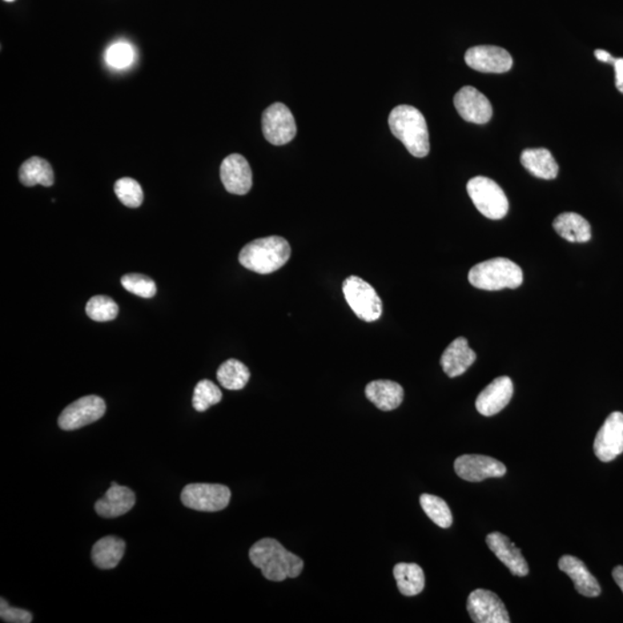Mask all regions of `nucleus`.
Wrapping results in <instances>:
<instances>
[{
  "label": "nucleus",
  "instance_id": "nucleus-37",
  "mask_svg": "<svg viewBox=\"0 0 623 623\" xmlns=\"http://www.w3.org/2000/svg\"><path fill=\"white\" fill-rule=\"evenodd\" d=\"M613 578L615 583L619 585V588L622 590L623 593V567L618 566L613 569Z\"/></svg>",
  "mask_w": 623,
  "mask_h": 623
},
{
  "label": "nucleus",
  "instance_id": "nucleus-3",
  "mask_svg": "<svg viewBox=\"0 0 623 623\" xmlns=\"http://www.w3.org/2000/svg\"><path fill=\"white\" fill-rule=\"evenodd\" d=\"M290 256L291 247L288 240L271 236L245 245L239 253V263L249 271L267 275L282 268Z\"/></svg>",
  "mask_w": 623,
  "mask_h": 623
},
{
  "label": "nucleus",
  "instance_id": "nucleus-2",
  "mask_svg": "<svg viewBox=\"0 0 623 623\" xmlns=\"http://www.w3.org/2000/svg\"><path fill=\"white\" fill-rule=\"evenodd\" d=\"M389 127L410 154L425 158L429 152V134L423 114L411 106H399L389 115Z\"/></svg>",
  "mask_w": 623,
  "mask_h": 623
},
{
  "label": "nucleus",
  "instance_id": "nucleus-30",
  "mask_svg": "<svg viewBox=\"0 0 623 623\" xmlns=\"http://www.w3.org/2000/svg\"><path fill=\"white\" fill-rule=\"evenodd\" d=\"M221 400H222L221 389L212 381L203 380L195 385L192 404L196 411L204 412L212 405L220 403Z\"/></svg>",
  "mask_w": 623,
  "mask_h": 623
},
{
  "label": "nucleus",
  "instance_id": "nucleus-29",
  "mask_svg": "<svg viewBox=\"0 0 623 623\" xmlns=\"http://www.w3.org/2000/svg\"><path fill=\"white\" fill-rule=\"evenodd\" d=\"M118 312V305L108 296H94L88 300L86 307L87 316L98 323L115 320Z\"/></svg>",
  "mask_w": 623,
  "mask_h": 623
},
{
  "label": "nucleus",
  "instance_id": "nucleus-23",
  "mask_svg": "<svg viewBox=\"0 0 623 623\" xmlns=\"http://www.w3.org/2000/svg\"><path fill=\"white\" fill-rule=\"evenodd\" d=\"M126 544L122 538L107 536L95 542L91 560L100 569H114L122 561Z\"/></svg>",
  "mask_w": 623,
  "mask_h": 623
},
{
  "label": "nucleus",
  "instance_id": "nucleus-28",
  "mask_svg": "<svg viewBox=\"0 0 623 623\" xmlns=\"http://www.w3.org/2000/svg\"><path fill=\"white\" fill-rule=\"evenodd\" d=\"M420 506L428 515L437 526L448 529L453 524V515L447 502L439 497L431 494H423L420 497Z\"/></svg>",
  "mask_w": 623,
  "mask_h": 623
},
{
  "label": "nucleus",
  "instance_id": "nucleus-12",
  "mask_svg": "<svg viewBox=\"0 0 623 623\" xmlns=\"http://www.w3.org/2000/svg\"><path fill=\"white\" fill-rule=\"evenodd\" d=\"M466 65L482 74H505L513 66V58L500 47L478 46L465 52Z\"/></svg>",
  "mask_w": 623,
  "mask_h": 623
},
{
  "label": "nucleus",
  "instance_id": "nucleus-4",
  "mask_svg": "<svg viewBox=\"0 0 623 623\" xmlns=\"http://www.w3.org/2000/svg\"><path fill=\"white\" fill-rule=\"evenodd\" d=\"M469 282L480 290L516 289L523 283V272L509 259L494 258L472 267L469 272Z\"/></svg>",
  "mask_w": 623,
  "mask_h": 623
},
{
  "label": "nucleus",
  "instance_id": "nucleus-6",
  "mask_svg": "<svg viewBox=\"0 0 623 623\" xmlns=\"http://www.w3.org/2000/svg\"><path fill=\"white\" fill-rule=\"evenodd\" d=\"M345 300L355 315L366 323H373L383 315V301L371 284L358 276H350L343 283Z\"/></svg>",
  "mask_w": 623,
  "mask_h": 623
},
{
  "label": "nucleus",
  "instance_id": "nucleus-24",
  "mask_svg": "<svg viewBox=\"0 0 623 623\" xmlns=\"http://www.w3.org/2000/svg\"><path fill=\"white\" fill-rule=\"evenodd\" d=\"M558 236L572 243H586L591 239V225L576 212H564L553 222Z\"/></svg>",
  "mask_w": 623,
  "mask_h": 623
},
{
  "label": "nucleus",
  "instance_id": "nucleus-35",
  "mask_svg": "<svg viewBox=\"0 0 623 623\" xmlns=\"http://www.w3.org/2000/svg\"><path fill=\"white\" fill-rule=\"evenodd\" d=\"M613 66L615 71V86L623 94V58L615 60Z\"/></svg>",
  "mask_w": 623,
  "mask_h": 623
},
{
  "label": "nucleus",
  "instance_id": "nucleus-14",
  "mask_svg": "<svg viewBox=\"0 0 623 623\" xmlns=\"http://www.w3.org/2000/svg\"><path fill=\"white\" fill-rule=\"evenodd\" d=\"M454 104L466 122L482 125L492 118L493 108L489 99L472 86L461 88L454 98Z\"/></svg>",
  "mask_w": 623,
  "mask_h": 623
},
{
  "label": "nucleus",
  "instance_id": "nucleus-1",
  "mask_svg": "<svg viewBox=\"0 0 623 623\" xmlns=\"http://www.w3.org/2000/svg\"><path fill=\"white\" fill-rule=\"evenodd\" d=\"M249 560L261 570L264 577L273 582L299 577L304 568V561L289 552L283 545L273 538H264L249 549Z\"/></svg>",
  "mask_w": 623,
  "mask_h": 623
},
{
  "label": "nucleus",
  "instance_id": "nucleus-16",
  "mask_svg": "<svg viewBox=\"0 0 623 623\" xmlns=\"http://www.w3.org/2000/svg\"><path fill=\"white\" fill-rule=\"evenodd\" d=\"M514 385L508 376L494 379L477 397L476 409L480 415L490 417L502 411L509 404Z\"/></svg>",
  "mask_w": 623,
  "mask_h": 623
},
{
  "label": "nucleus",
  "instance_id": "nucleus-17",
  "mask_svg": "<svg viewBox=\"0 0 623 623\" xmlns=\"http://www.w3.org/2000/svg\"><path fill=\"white\" fill-rule=\"evenodd\" d=\"M489 549L515 576L523 577L529 574V567L526 564L521 549L510 541L507 536L500 532H492L486 537Z\"/></svg>",
  "mask_w": 623,
  "mask_h": 623
},
{
  "label": "nucleus",
  "instance_id": "nucleus-15",
  "mask_svg": "<svg viewBox=\"0 0 623 623\" xmlns=\"http://www.w3.org/2000/svg\"><path fill=\"white\" fill-rule=\"evenodd\" d=\"M221 180L231 195H247L252 188V169L247 160L239 154L228 156L221 166Z\"/></svg>",
  "mask_w": 623,
  "mask_h": 623
},
{
  "label": "nucleus",
  "instance_id": "nucleus-34",
  "mask_svg": "<svg viewBox=\"0 0 623 623\" xmlns=\"http://www.w3.org/2000/svg\"><path fill=\"white\" fill-rule=\"evenodd\" d=\"M0 618L4 622L9 623H30L33 621V614L30 610L11 607L4 598L0 601Z\"/></svg>",
  "mask_w": 623,
  "mask_h": 623
},
{
  "label": "nucleus",
  "instance_id": "nucleus-27",
  "mask_svg": "<svg viewBox=\"0 0 623 623\" xmlns=\"http://www.w3.org/2000/svg\"><path fill=\"white\" fill-rule=\"evenodd\" d=\"M249 369L247 366L237 359H229L220 366L217 371V380L222 387L229 391H240L247 385Z\"/></svg>",
  "mask_w": 623,
  "mask_h": 623
},
{
  "label": "nucleus",
  "instance_id": "nucleus-19",
  "mask_svg": "<svg viewBox=\"0 0 623 623\" xmlns=\"http://www.w3.org/2000/svg\"><path fill=\"white\" fill-rule=\"evenodd\" d=\"M558 568L572 578L575 589L582 596L593 598L601 594V585H599L596 577L589 572L580 558L572 556L562 557L558 560Z\"/></svg>",
  "mask_w": 623,
  "mask_h": 623
},
{
  "label": "nucleus",
  "instance_id": "nucleus-33",
  "mask_svg": "<svg viewBox=\"0 0 623 623\" xmlns=\"http://www.w3.org/2000/svg\"><path fill=\"white\" fill-rule=\"evenodd\" d=\"M122 284L125 290L143 299H152L156 295V284L154 281L143 274H127L122 277Z\"/></svg>",
  "mask_w": 623,
  "mask_h": 623
},
{
  "label": "nucleus",
  "instance_id": "nucleus-38",
  "mask_svg": "<svg viewBox=\"0 0 623 623\" xmlns=\"http://www.w3.org/2000/svg\"><path fill=\"white\" fill-rule=\"evenodd\" d=\"M5 2H14V0H5Z\"/></svg>",
  "mask_w": 623,
  "mask_h": 623
},
{
  "label": "nucleus",
  "instance_id": "nucleus-36",
  "mask_svg": "<svg viewBox=\"0 0 623 623\" xmlns=\"http://www.w3.org/2000/svg\"><path fill=\"white\" fill-rule=\"evenodd\" d=\"M594 56H596V58L598 60H601V62L612 64V65H614L615 60H617L613 58V56L610 55V52H607L605 50H596L594 51Z\"/></svg>",
  "mask_w": 623,
  "mask_h": 623
},
{
  "label": "nucleus",
  "instance_id": "nucleus-5",
  "mask_svg": "<svg viewBox=\"0 0 623 623\" xmlns=\"http://www.w3.org/2000/svg\"><path fill=\"white\" fill-rule=\"evenodd\" d=\"M474 206L489 220H501L508 214L509 203L504 190L488 177H474L466 185Z\"/></svg>",
  "mask_w": 623,
  "mask_h": 623
},
{
  "label": "nucleus",
  "instance_id": "nucleus-13",
  "mask_svg": "<svg viewBox=\"0 0 623 623\" xmlns=\"http://www.w3.org/2000/svg\"><path fill=\"white\" fill-rule=\"evenodd\" d=\"M454 469L462 480L472 482L504 477L507 472V468L500 461L482 455L460 456L456 458Z\"/></svg>",
  "mask_w": 623,
  "mask_h": 623
},
{
  "label": "nucleus",
  "instance_id": "nucleus-20",
  "mask_svg": "<svg viewBox=\"0 0 623 623\" xmlns=\"http://www.w3.org/2000/svg\"><path fill=\"white\" fill-rule=\"evenodd\" d=\"M476 358V352L470 349L468 341L464 337H458L442 353L440 363L449 377H456L468 371Z\"/></svg>",
  "mask_w": 623,
  "mask_h": 623
},
{
  "label": "nucleus",
  "instance_id": "nucleus-9",
  "mask_svg": "<svg viewBox=\"0 0 623 623\" xmlns=\"http://www.w3.org/2000/svg\"><path fill=\"white\" fill-rule=\"evenodd\" d=\"M263 132L268 143L283 146L292 142L297 134L295 118L283 103H274L263 115Z\"/></svg>",
  "mask_w": 623,
  "mask_h": 623
},
{
  "label": "nucleus",
  "instance_id": "nucleus-32",
  "mask_svg": "<svg viewBox=\"0 0 623 623\" xmlns=\"http://www.w3.org/2000/svg\"><path fill=\"white\" fill-rule=\"evenodd\" d=\"M134 49L131 44L118 42L112 44L107 50L106 62L116 70L130 67L134 62Z\"/></svg>",
  "mask_w": 623,
  "mask_h": 623
},
{
  "label": "nucleus",
  "instance_id": "nucleus-18",
  "mask_svg": "<svg viewBox=\"0 0 623 623\" xmlns=\"http://www.w3.org/2000/svg\"><path fill=\"white\" fill-rule=\"evenodd\" d=\"M134 505L135 494L134 490L112 481L111 488L100 500L96 501L95 512L102 517L115 518L130 512Z\"/></svg>",
  "mask_w": 623,
  "mask_h": 623
},
{
  "label": "nucleus",
  "instance_id": "nucleus-7",
  "mask_svg": "<svg viewBox=\"0 0 623 623\" xmlns=\"http://www.w3.org/2000/svg\"><path fill=\"white\" fill-rule=\"evenodd\" d=\"M180 498L185 507L214 513L228 507L231 490L220 484H190L185 486Z\"/></svg>",
  "mask_w": 623,
  "mask_h": 623
},
{
  "label": "nucleus",
  "instance_id": "nucleus-31",
  "mask_svg": "<svg viewBox=\"0 0 623 623\" xmlns=\"http://www.w3.org/2000/svg\"><path fill=\"white\" fill-rule=\"evenodd\" d=\"M115 193L120 203L128 208H138L143 203V187L134 179L122 178L117 180Z\"/></svg>",
  "mask_w": 623,
  "mask_h": 623
},
{
  "label": "nucleus",
  "instance_id": "nucleus-25",
  "mask_svg": "<svg viewBox=\"0 0 623 623\" xmlns=\"http://www.w3.org/2000/svg\"><path fill=\"white\" fill-rule=\"evenodd\" d=\"M394 577L403 596H417L425 588L424 570L416 564H397L394 567Z\"/></svg>",
  "mask_w": 623,
  "mask_h": 623
},
{
  "label": "nucleus",
  "instance_id": "nucleus-10",
  "mask_svg": "<svg viewBox=\"0 0 623 623\" xmlns=\"http://www.w3.org/2000/svg\"><path fill=\"white\" fill-rule=\"evenodd\" d=\"M470 617L476 623H509L507 609L492 591L477 589L470 593L466 605Z\"/></svg>",
  "mask_w": 623,
  "mask_h": 623
},
{
  "label": "nucleus",
  "instance_id": "nucleus-26",
  "mask_svg": "<svg viewBox=\"0 0 623 623\" xmlns=\"http://www.w3.org/2000/svg\"><path fill=\"white\" fill-rule=\"evenodd\" d=\"M20 182L25 186L31 187L35 185L50 187L54 185V170L48 160L41 158H31L23 162L19 171Z\"/></svg>",
  "mask_w": 623,
  "mask_h": 623
},
{
  "label": "nucleus",
  "instance_id": "nucleus-22",
  "mask_svg": "<svg viewBox=\"0 0 623 623\" xmlns=\"http://www.w3.org/2000/svg\"><path fill=\"white\" fill-rule=\"evenodd\" d=\"M521 163L537 178L550 180L557 178L558 166L550 151L545 148H530L521 155Z\"/></svg>",
  "mask_w": 623,
  "mask_h": 623
},
{
  "label": "nucleus",
  "instance_id": "nucleus-21",
  "mask_svg": "<svg viewBox=\"0 0 623 623\" xmlns=\"http://www.w3.org/2000/svg\"><path fill=\"white\" fill-rule=\"evenodd\" d=\"M365 395L377 409L392 411L400 407L404 399L402 385L391 380H376L366 385Z\"/></svg>",
  "mask_w": 623,
  "mask_h": 623
},
{
  "label": "nucleus",
  "instance_id": "nucleus-8",
  "mask_svg": "<svg viewBox=\"0 0 623 623\" xmlns=\"http://www.w3.org/2000/svg\"><path fill=\"white\" fill-rule=\"evenodd\" d=\"M107 411L106 402L96 395L83 396L68 405L58 418L63 431H75L98 421Z\"/></svg>",
  "mask_w": 623,
  "mask_h": 623
},
{
  "label": "nucleus",
  "instance_id": "nucleus-11",
  "mask_svg": "<svg viewBox=\"0 0 623 623\" xmlns=\"http://www.w3.org/2000/svg\"><path fill=\"white\" fill-rule=\"evenodd\" d=\"M593 450L601 462L615 460L623 453V413H610L594 439Z\"/></svg>",
  "mask_w": 623,
  "mask_h": 623
}]
</instances>
